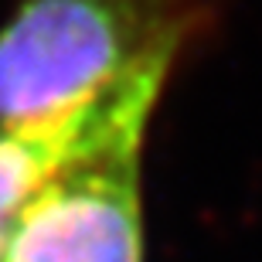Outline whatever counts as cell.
Returning a JSON list of instances; mask_svg holds the SVG:
<instances>
[{"label": "cell", "instance_id": "obj_1", "mask_svg": "<svg viewBox=\"0 0 262 262\" xmlns=\"http://www.w3.org/2000/svg\"><path fill=\"white\" fill-rule=\"evenodd\" d=\"M191 0H20L0 28V129L61 164L140 150Z\"/></svg>", "mask_w": 262, "mask_h": 262}, {"label": "cell", "instance_id": "obj_2", "mask_svg": "<svg viewBox=\"0 0 262 262\" xmlns=\"http://www.w3.org/2000/svg\"><path fill=\"white\" fill-rule=\"evenodd\" d=\"M0 262H143L140 150L61 164L17 214Z\"/></svg>", "mask_w": 262, "mask_h": 262}, {"label": "cell", "instance_id": "obj_3", "mask_svg": "<svg viewBox=\"0 0 262 262\" xmlns=\"http://www.w3.org/2000/svg\"><path fill=\"white\" fill-rule=\"evenodd\" d=\"M61 167L58 154L38 140L0 129V249L10 228L45 181Z\"/></svg>", "mask_w": 262, "mask_h": 262}]
</instances>
